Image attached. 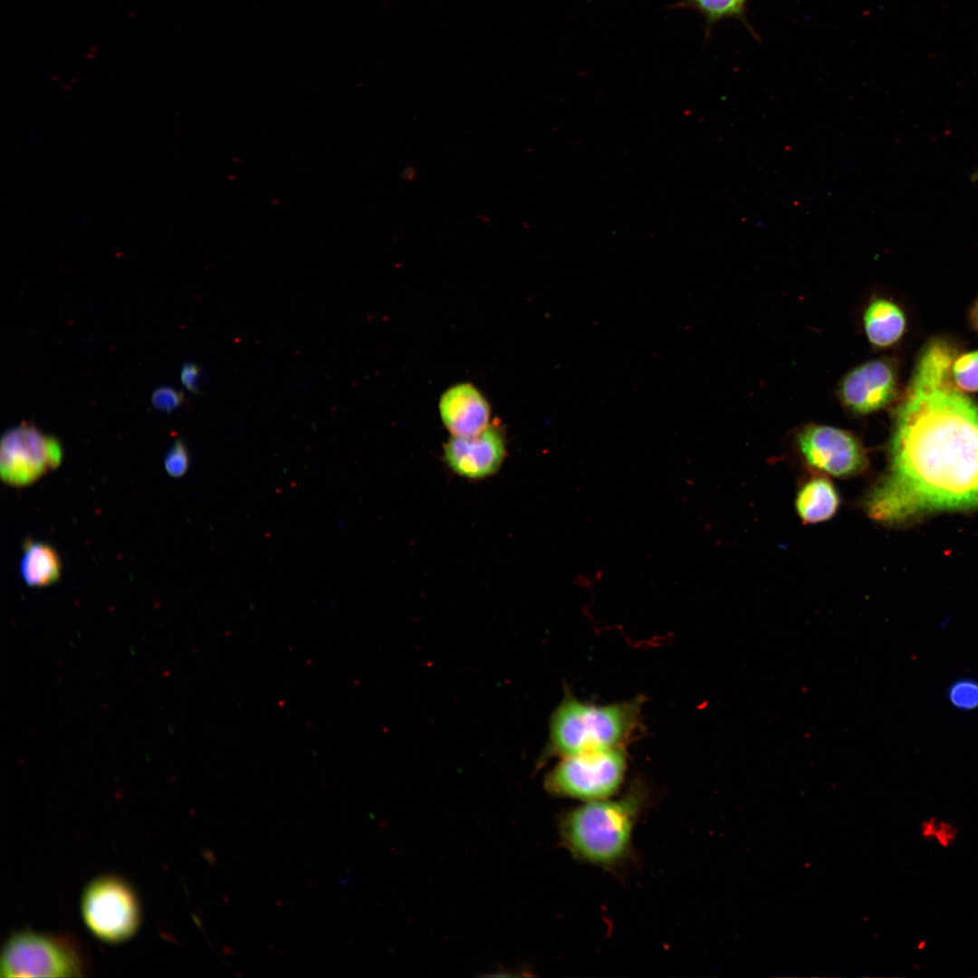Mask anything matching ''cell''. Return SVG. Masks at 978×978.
<instances>
[{
  "label": "cell",
  "mask_w": 978,
  "mask_h": 978,
  "mask_svg": "<svg viewBox=\"0 0 978 978\" xmlns=\"http://www.w3.org/2000/svg\"><path fill=\"white\" fill-rule=\"evenodd\" d=\"M955 356L940 340L921 351L895 414L888 472L865 501L877 522L978 507V405L952 379Z\"/></svg>",
  "instance_id": "1"
},
{
  "label": "cell",
  "mask_w": 978,
  "mask_h": 978,
  "mask_svg": "<svg viewBox=\"0 0 978 978\" xmlns=\"http://www.w3.org/2000/svg\"><path fill=\"white\" fill-rule=\"evenodd\" d=\"M648 794L636 781L616 800H596L562 812L558 830L562 845L577 860L613 869L630 856L635 826Z\"/></svg>",
  "instance_id": "2"
},
{
  "label": "cell",
  "mask_w": 978,
  "mask_h": 978,
  "mask_svg": "<svg viewBox=\"0 0 978 978\" xmlns=\"http://www.w3.org/2000/svg\"><path fill=\"white\" fill-rule=\"evenodd\" d=\"M642 701L595 705L566 695L553 711L542 759L624 747L638 732Z\"/></svg>",
  "instance_id": "3"
},
{
  "label": "cell",
  "mask_w": 978,
  "mask_h": 978,
  "mask_svg": "<svg viewBox=\"0 0 978 978\" xmlns=\"http://www.w3.org/2000/svg\"><path fill=\"white\" fill-rule=\"evenodd\" d=\"M90 968L86 950L63 934L17 931L7 937L0 954L1 977H82Z\"/></svg>",
  "instance_id": "4"
},
{
  "label": "cell",
  "mask_w": 978,
  "mask_h": 978,
  "mask_svg": "<svg viewBox=\"0 0 978 978\" xmlns=\"http://www.w3.org/2000/svg\"><path fill=\"white\" fill-rule=\"evenodd\" d=\"M627 767L624 747L562 757L545 776L544 789L583 801L610 798L621 788Z\"/></svg>",
  "instance_id": "5"
},
{
  "label": "cell",
  "mask_w": 978,
  "mask_h": 978,
  "mask_svg": "<svg viewBox=\"0 0 978 978\" xmlns=\"http://www.w3.org/2000/svg\"><path fill=\"white\" fill-rule=\"evenodd\" d=\"M88 929L102 942L118 944L131 938L141 923V907L132 886L123 877L107 874L91 880L81 899Z\"/></svg>",
  "instance_id": "6"
},
{
  "label": "cell",
  "mask_w": 978,
  "mask_h": 978,
  "mask_svg": "<svg viewBox=\"0 0 978 978\" xmlns=\"http://www.w3.org/2000/svg\"><path fill=\"white\" fill-rule=\"evenodd\" d=\"M62 460L60 442L31 424L12 427L2 436L0 473L8 485H30L48 471L56 469Z\"/></svg>",
  "instance_id": "7"
},
{
  "label": "cell",
  "mask_w": 978,
  "mask_h": 978,
  "mask_svg": "<svg viewBox=\"0 0 978 978\" xmlns=\"http://www.w3.org/2000/svg\"><path fill=\"white\" fill-rule=\"evenodd\" d=\"M796 442L804 463L830 476H854L868 465L867 454L858 438L836 427L809 424L798 432Z\"/></svg>",
  "instance_id": "8"
},
{
  "label": "cell",
  "mask_w": 978,
  "mask_h": 978,
  "mask_svg": "<svg viewBox=\"0 0 978 978\" xmlns=\"http://www.w3.org/2000/svg\"><path fill=\"white\" fill-rule=\"evenodd\" d=\"M896 372L886 359H876L857 366L840 380L839 398L855 414L866 415L887 406L894 398Z\"/></svg>",
  "instance_id": "9"
},
{
  "label": "cell",
  "mask_w": 978,
  "mask_h": 978,
  "mask_svg": "<svg viewBox=\"0 0 978 978\" xmlns=\"http://www.w3.org/2000/svg\"><path fill=\"white\" fill-rule=\"evenodd\" d=\"M505 455L504 437L498 427L491 425L474 436H452L444 448L449 468L467 479H483L494 475Z\"/></svg>",
  "instance_id": "10"
},
{
  "label": "cell",
  "mask_w": 978,
  "mask_h": 978,
  "mask_svg": "<svg viewBox=\"0 0 978 978\" xmlns=\"http://www.w3.org/2000/svg\"><path fill=\"white\" fill-rule=\"evenodd\" d=\"M439 411L442 421L454 436H469L490 426V407L482 393L473 385L461 383L451 387L441 397Z\"/></svg>",
  "instance_id": "11"
},
{
  "label": "cell",
  "mask_w": 978,
  "mask_h": 978,
  "mask_svg": "<svg viewBox=\"0 0 978 978\" xmlns=\"http://www.w3.org/2000/svg\"><path fill=\"white\" fill-rule=\"evenodd\" d=\"M906 317L900 307L890 300L876 298L863 314V326L868 341L878 348L894 345L906 330Z\"/></svg>",
  "instance_id": "12"
},
{
  "label": "cell",
  "mask_w": 978,
  "mask_h": 978,
  "mask_svg": "<svg viewBox=\"0 0 978 978\" xmlns=\"http://www.w3.org/2000/svg\"><path fill=\"white\" fill-rule=\"evenodd\" d=\"M839 495L828 478L814 476L798 490L795 508L805 523H819L830 519L839 507Z\"/></svg>",
  "instance_id": "13"
},
{
  "label": "cell",
  "mask_w": 978,
  "mask_h": 978,
  "mask_svg": "<svg viewBox=\"0 0 978 978\" xmlns=\"http://www.w3.org/2000/svg\"><path fill=\"white\" fill-rule=\"evenodd\" d=\"M20 573L29 587L43 588L54 584L62 573V561L57 551L46 542L26 539L23 544Z\"/></svg>",
  "instance_id": "14"
},
{
  "label": "cell",
  "mask_w": 978,
  "mask_h": 978,
  "mask_svg": "<svg viewBox=\"0 0 978 978\" xmlns=\"http://www.w3.org/2000/svg\"><path fill=\"white\" fill-rule=\"evenodd\" d=\"M748 0H686L689 6L697 10L708 24L723 19H741L744 15Z\"/></svg>",
  "instance_id": "15"
},
{
  "label": "cell",
  "mask_w": 978,
  "mask_h": 978,
  "mask_svg": "<svg viewBox=\"0 0 978 978\" xmlns=\"http://www.w3.org/2000/svg\"><path fill=\"white\" fill-rule=\"evenodd\" d=\"M954 383L964 392H978V350L955 356L951 365Z\"/></svg>",
  "instance_id": "16"
},
{
  "label": "cell",
  "mask_w": 978,
  "mask_h": 978,
  "mask_svg": "<svg viewBox=\"0 0 978 978\" xmlns=\"http://www.w3.org/2000/svg\"><path fill=\"white\" fill-rule=\"evenodd\" d=\"M949 703L957 710L972 711L978 708V680L964 677L953 682L947 691Z\"/></svg>",
  "instance_id": "17"
},
{
  "label": "cell",
  "mask_w": 978,
  "mask_h": 978,
  "mask_svg": "<svg viewBox=\"0 0 978 978\" xmlns=\"http://www.w3.org/2000/svg\"><path fill=\"white\" fill-rule=\"evenodd\" d=\"M167 473L175 478L183 476L189 468V454L182 440H177L164 459Z\"/></svg>",
  "instance_id": "18"
},
{
  "label": "cell",
  "mask_w": 978,
  "mask_h": 978,
  "mask_svg": "<svg viewBox=\"0 0 978 978\" xmlns=\"http://www.w3.org/2000/svg\"><path fill=\"white\" fill-rule=\"evenodd\" d=\"M184 400L182 392L170 387H160L154 390L151 398L153 407L162 412H170L181 406Z\"/></svg>",
  "instance_id": "19"
},
{
  "label": "cell",
  "mask_w": 978,
  "mask_h": 978,
  "mask_svg": "<svg viewBox=\"0 0 978 978\" xmlns=\"http://www.w3.org/2000/svg\"><path fill=\"white\" fill-rule=\"evenodd\" d=\"M201 377V369L197 364L186 363L181 370V382L184 387L192 393H197L199 389V379Z\"/></svg>",
  "instance_id": "20"
},
{
  "label": "cell",
  "mask_w": 978,
  "mask_h": 978,
  "mask_svg": "<svg viewBox=\"0 0 978 978\" xmlns=\"http://www.w3.org/2000/svg\"><path fill=\"white\" fill-rule=\"evenodd\" d=\"M956 835V827L944 821L937 822L935 838L942 846L948 847L955 839Z\"/></svg>",
  "instance_id": "21"
},
{
  "label": "cell",
  "mask_w": 978,
  "mask_h": 978,
  "mask_svg": "<svg viewBox=\"0 0 978 978\" xmlns=\"http://www.w3.org/2000/svg\"><path fill=\"white\" fill-rule=\"evenodd\" d=\"M936 829L937 822L935 821V819L932 818L928 820L923 821L921 825L922 836L927 840H930L935 837Z\"/></svg>",
  "instance_id": "22"
},
{
  "label": "cell",
  "mask_w": 978,
  "mask_h": 978,
  "mask_svg": "<svg viewBox=\"0 0 978 978\" xmlns=\"http://www.w3.org/2000/svg\"><path fill=\"white\" fill-rule=\"evenodd\" d=\"M973 321L978 328V303L974 306L972 314Z\"/></svg>",
  "instance_id": "23"
}]
</instances>
